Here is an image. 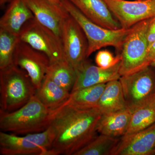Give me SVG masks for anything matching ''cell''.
<instances>
[{"label": "cell", "instance_id": "obj_1", "mask_svg": "<svg viewBox=\"0 0 155 155\" xmlns=\"http://www.w3.org/2000/svg\"><path fill=\"white\" fill-rule=\"evenodd\" d=\"M97 108L81 109L67 102L55 112L51 125L54 132L53 155H74L97 136L101 116Z\"/></svg>", "mask_w": 155, "mask_h": 155}, {"label": "cell", "instance_id": "obj_2", "mask_svg": "<svg viewBox=\"0 0 155 155\" xmlns=\"http://www.w3.org/2000/svg\"><path fill=\"white\" fill-rule=\"evenodd\" d=\"M56 110L46 107L35 95L16 110L0 111V129L15 134L42 132L51 125Z\"/></svg>", "mask_w": 155, "mask_h": 155}, {"label": "cell", "instance_id": "obj_3", "mask_svg": "<svg viewBox=\"0 0 155 155\" xmlns=\"http://www.w3.org/2000/svg\"><path fill=\"white\" fill-rule=\"evenodd\" d=\"M36 91L25 70L14 64L0 69V111L19 109L35 95Z\"/></svg>", "mask_w": 155, "mask_h": 155}, {"label": "cell", "instance_id": "obj_4", "mask_svg": "<svg viewBox=\"0 0 155 155\" xmlns=\"http://www.w3.org/2000/svg\"><path fill=\"white\" fill-rule=\"evenodd\" d=\"M62 4L86 35L88 45L87 58L94 52L107 47H113L121 52L124 40L131 28L116 30L104 28L87 18L68 0H63Z\"/></svg>", "mask_w": 155, "mask_h": 155}, {"label": "cell", "instance_id": "obj_5", "mask_svg": "<svg viewBox=\"0 0 155 155\" xmlns=\"http://www.w3.org/2000/svg\"><path fill=\"white\" fill-rule=\"evenodd\" d=\"M54 132L51 125L38 133L25 136L1 131L0 153L2 155H53L51 147Z\"/></svg>", "mask_w": 155, "mask_h": 155}, {"label": "cell", "instance_id": "obj_6", "mask_svg": "<svg viewBox=\"0 0 155 155\" xmlns=\"http://www.w3.org/2000/svg\"><path fill=\"white\" fill-rule=\"evenodd\" d=\"M150 19L131 27L125 38L120 53L121 76L132 74L150 66L147 57L148 48L147 33Z\"/></svg>", "mask_w": 155, "mask_h": 155}, {"label": "cell", "instance_id": "obj_7", "mask_svg": "<svg viewBox=\"0 0 155 155\" xmlns=\"http://www.w3.org/2000/svg\"><path fill=\"white\" fill-rule=\"evenodd\" d=\"M150 67L119 78L127 108L133 112L155 102V74Z\"/></svg>", "mask_w": 155, "mask_h": 155}, {"label": "cell", "instance_id": "obj_8", "mask_svg": "<svg viewBox=\"0 0 155 155\" xmlns=\"http://www.w3.org/2000/svg\"><path fill=\"white\" fill-rule=\"evenodd\" d=\"M19 37L20 40L45 54L50 63L65 59L61 38L34 17L23 25Z\"/></svg>", "mask_w": 155, "mask_h": 155}, {"label": "cell", "instance_id": "obj_9", "mask_svg": "<svg viewBox=\"0 0 155 155\" xmlns=\"http://www.w3.org/2000/svg\"><path fill=\"white\" fill-rule=\"evenodd\" d=\"M61 39L65 59L76 71L87 58L88 41L82 28L70 14L63 22Z\"/></svg>", "mask_w": 155, "mask_h": 155}, {"label": "cell", "instance_id": "obj_10", "mask_svg": "<svg viewBox=\"0 0 155 155\" xmlns=\"http://www.w3.org/2000/svg\"><path fill=\"white\" fill-rule=\"evenodd\" d=\"M103 1L124 29L155 17V0Z\"/></svg>", "mask_w": 155, "mask_h": 155}, {"label": "cell", "instance_id": "obj_11", "mask_svg": "<svg viewBox=\"0 0 155 155\" xmlns=\"http://www.w3.org/2000/svg\"><path fill=\"white\" fill-rule=\"evenodd\" d=\"M50 61L44 53L19 40L14 56V64L25 70L36 90L41 85Z\"/></svg>", "mask_w": 155, "mask_h": 155}, {"label": "cell", "instance_id": "obj_12", "mask_svg": "<svg viewBox=\"0 0 155 155\" xmlns=\"http://www.w3.org/2000/svg\"><path fill=\"white\" fill-rule=\"evenodd\" d=\"M155 154V123L119 139L111 155Z\"/></svg>", "mask_w": 155, "mask_h": 155}, {"label": "cell", "instance_id": "obj_13", "mask_svg": "<svg viewBox=\"0 0 155 155\" xmlns=\"http://www.w3.org/2000/svg\"><path fill=\"white\" fill-rule=\"evenodd\" d=\"M35 18L42 25L53 31L61 38L62 25L69 15L63 4L48 0H24Z\"/></svg>", "mask_w": 155, "mask_h": 155}, {"label": "cell", "instance_id": "obj_14", "mask_svg": "<svg viewBox=\"0 0 155 155\" xmlns=\"http://www.w3.org/2000/svg\"><path fill=\"white\" fill-rule=\"evenodd\" d=\"M120 62L112 68L104 69L85 61L76 70V80L71 92L119 79L121 77L119 73Z\"/></svg>", "mask_w": 155, "mask_h": 155}, {"label": "cell", "instance_id": "obj_15", "mask_svg": "<svg viewBox=\"0 0 155 155\" xmlns=\"http://www.w3.org/2000/svg\"><path fill=\"white\" fill-rule=\"evenodd\" d=\"M79 11L92 22L108 29L121 28L103 0H68Z\"/></svg>", "mask_w": 155, "mask_h": 155}, {"label": "cell", "instance_id": "obj_16", "mask_svg": "<svg viewBox=\"0 0 155 155\" xmlns=\"http://www.w3.org/2000/svg\"><path fill=\"white\" fill-rule=\"evenodd\" d=\"M34 17L24 0H11L0 19V28L19 36L23 25Z\"/></svg>", "mask_w": 155, "mask_h": 155}, {"label": "cell", "instance_id": "obj_17", "mask_svg": "<svg viewBox=\"0 0 155 155\" xmlns=\"http://www.w3.org/2000/svg\"><path fill=\"white\" fill-rule=\"evenodd\" d=\"M133 111L128 108L110 114H102L97 126L100 134L118 137L127 133Z\"/></svg>", "mask_w": 155, "mask_h": 155}, {"label": "cell", "instance_id": "obj_18", "mask_svg": "<svg viewBox=\"0 0 155 155\" xmlns=\"http://www.w3.org/2000/svg\"><path fill=\"white\" fill-rule=\"evenodd\" d=\"M97 108L102 114L114 113L127 108L119 79L106 84Z\"/></svg>", "mask_w": 155, "mask_h": 155}, {"label": "cell", "instance_id": "obj_19", "mask_svg": "<svg viewBox=\"0 0 155 155\" xmlns=\"http://www.w3.org/2000/svg\"><path fill=\"white\" fill-rule=\"evenodd\" d=\"M70 93L56 84L45 76L41 85L37 89L35 96L46 107L55 110L69 100Z\"/></svg>", "mask_w": 155, "mask_h": 155}, {"label": "cell", "instance_id": "obj_20", "mask_svg": "<svg viewBox=\"0 0 155 155\" xmlns=\"http://www.w3.org/2000/svg\"><path fill=\"white\" fill-rule=\"evenodd\" d=\"M46 76L59 86L71 93L75 84L77 72L66 60L50 63Z\"/></svg>", "mask_w": 155, "mask_h": 155}, {"label": "cell", "instance_id": "obj_21", "mask_svg": "<svg viewBox=\"0 0 155 155\" xmlns=\"http://www.w3.org/2000/svg\"><path fill=\"white\" fill-rule=\"evenodd\" d=\"M106 84H97L72 92L70 93L67 102L81 109L97 108Z\"/></svg>", "mask_w": 155, "mask_h": 155}, {"label": "cell", "instance_id": "obj_22", "mask_svg": "<svg viewBox=\"0 0 155 155\" xmlns=\"http://www.w3.org/2000/svg\"><path fill=\"white\" fill-rule=\"evenodd\" d=\"M119 140L118 137L100 134L74 155H111Z\"/></svg>", "mask_w": 155, "mask_h": 155}, {"label": "cell", "instance_id": "obj_23", "mask_svg": "<svg viewBox=\"0 0 155 155\" xmlns=\"http://www.w3.org/2000/svg\"><path fill=\"white\" fill-rule=\"evenodd\" d=\"M155 123V102L133 111L126 134L143 130Z\"/></svg>", "mask_w": 155, "mask_h": 155}, {"label": "cell", "instance_id": "obj_24", "mask_svg": "<svg viewBox=\"0 0 155 155\" xmlns=\"http://www.w3.org/2000/svg\"><path fill=\"white\" fill-rule=\"evenodd\" d=\"M19 40L15 35L0 28V69L14 64V56Z\"/></svg>", "mask_w": 155, "mask_h": 155}, {"label": "cell", "instance_id": "obj_25", "mask_svg": "<svg viewBox=\"0 0 155 155\" xmlns=\"http://www.w3.org/2000/svg\"><path fill=\"white\" fill-rule=\"evenodd\" d=\"M121 61V56L120 54L115 56L107 50L99 51L95 58V61L97 66L104 69L112 68Z\"/></svg>", "mask_w": 155, "mask_h": 155}, {"label": "cell", "instance_id": "obj_26", "mask_svg": "<svg viewBox=\"0 0 155 155\" xmlns=\"http://www.w3.org/2000/svg\"><path fill=\"white\" fill-rule=\"evenodd\" d=\"M148 46L155 41V17L150 19L147 33Z\"/></svg>", "mask_w": 155, "mask_h": 155}, {"label": "cell", "instance_id": "obj_27", "mask_svg": "<svg viewBox=\"0 0 155 155\" xmlns=\"http://www.w3.org/2000/svg\"><path fill=\"white\" fill-rule=\"evenodd\" d=\"M147 59L150 66L152 62L155 60V41L148 46Z\"/></svg>", "mask_w": 155, "mask_h": 155}, {"label": "cell", "instance_id": "obj_28", "mask_svg": "<svg viewBox=\"0 0 155 155\" xmlns=\"http://www.w3.org/2000/svg\"><path fill=\"white\" fill-rule=\"evenodd\" d=\"M48 1L51 2L55 3V4L62 5L63 0H48Z\"/></svg>", "mask_w": 155, "mask_h": 155}, {"label": "cell", "instance_id": "obj_29", "mask_svg": "<svg viewBox=\"0 0 155 155\" xmlns=\"http://www.w3.org/2000/svg\"><path fill=\"white\" fill-rule=\"evenodd\" d=\"M11 0H0V5L2 6L5 5L6 3L10 2Z\"/></svg>", "mask_w": 155, "mask_h": 155}, {"label": "cell", "instance_id": "obj_30", "mask_svg": "<svg viewBox=\"0 0 155 155\" xmlns=\"http://www.w3.org/2000/svg\"><path fill=\"white\" fill-rule=\"evenodd\" d=\"M150 66L155 67V60L154 61H153V62H152L151 64H150Z\"/></svg>", "mask_w": 155, "mask_h": 155}, {"label": "cell", "instance_id": "obj_31", "mask_svg": "<svg viewBox=\"0 0 155 155\" xmlns=\"http://www.w3.org/2000/svg\"><path fill=\"white\" fill-rule=\"evenodd\" d=\"M137 1H140V0H137Z\"/></svg>", "mask_w": 155, "mask_h": 155}]
</instances>
